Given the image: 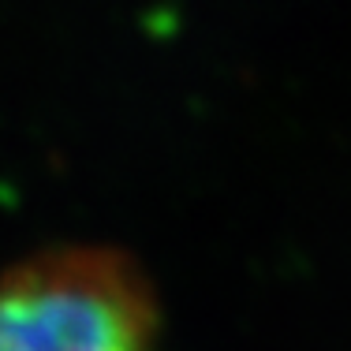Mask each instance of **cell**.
Instances as JSON below:
<instances>
[{"label": "cell", "instance_id": "cell-1", "mask_svg": "<svg viewBox=\"0 0 351 351\" xmlns=\"http://www.w3.org/2000/svg\"><path fill=\"white\" fill-rule=\"evenodd\" d=\"M161 311L142 269L64 247L0 273V351H157Z\"/></svg>", "mask_w": 351, "mask_h": 351}]
</instances>
